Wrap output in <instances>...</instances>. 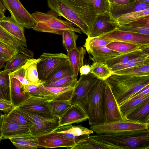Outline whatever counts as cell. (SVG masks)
Masks as SVG:
<instances>
[{
	"label": "cell",
	"instance_id": "1",
	"mask_svg": "<svg viewBox=\"0 0 149 149\" xmlns=\"http://www.w3.org/2000/svg\"><path fill=\"white\" fill-rule=\"evenodd\" d=\"M89 136L97 149L149 148V130Z\"/></svg>",
	"mask_w": 149,
	"mask_h": 149
},
{
	"label": "cell",
	"instance_id": "2",
	"mask_svg": "<svg viewBox=\"0 0 149 149\" xmlns=\"http://www.w3.org/2000/svg\"><path fill=\"white\" fill-rule=\"evenodd\" d=\"M106 80L120 106L149 84V75L132 77L113 74Z\"/></svg>",
	"mask_w": 149,
	"mask_h": 149
},
{
	"label": "cell",
	"instance_id": "3",
	"mask_svg": "<svg viewBox=\"0 0 149 149\" xmlns=\"http://www.w3.org/2000/svg\"><path fill=\"white\" fill-rule=\"evenodd\" d=\"M105 80L99 79L88 93L83 109L87 114L90 125L106 122Z\"/></svg>",
	"mask_w": 149,
	"mask_h": 149
},
{
	"label": "cell",
	"instance_id": "4",
	"mask_svg": "<svg viewBox=\"0 0 149 149\" xmlns=\"http://www.w3.org/2000/svg\"><path fill=\"white\" fill-rule=\"evenodd\" d=\"M53 10L46 13L36 11L31 14L35 21L33 29L38 32H46L62 35L65 30L72 31L80 34L81 31L76 28L74 24L68 20L57 18L58 15Z\"/></svg>",
	"mask_w": 149,
	"mask_h": 149
},
{
	"label": "cell",
	"instance_id": "5",
	"mask_svg": "<svg viewBox=\"0 0 149 149\" xmlns=\"http://www.w3.org/2000/svg\"><path fill=\"white\" fill-rule=\"evenodd\" d=\"M17 112L31 121L33 123L30 134L38 138L52 133L59 127L60 118L51 114L25 111L15 107Z\"/></svg>",
	"mask_w": 149,
	"mask_h": 149
},
{
	"label": "cell",
	"instance_id": "6",
	"mask_svg": "<svg viewBox=\"0 0 149 149\" xmlns=\"http://www.w3.org/2000/svg\"><path fill=\"white\" fill-rule=\"evenodd\" d=\"M48 7L58 16L63 17L79 27L88 36L89 29L80 14L68 0H47Z\"/></svg>",
	"mask_w": 149,
	"mask_h": 149
},
{
	"label": "cell",
	"instance_id": "7",
	"mask_svg": "<svg viewBox=\"0 0 149 149\" xmlns=\"http://www.w3.org/2000/svg\"><path fill=\"white\" fill-rule=\"evenodd\" d=\"M67 55L63 53H43L37 63L39 78L43 84L55 72L68 61Z\"/></svg>",
	"mask_w": 149,
	"mask_h": 149
},
{
	"label": "cell",
	"instance_id": "8",
	"mask_svg": "<svg viewBox=\"0 0 149 149\" xmlns=\"http://www.w3.org/2000/svg\"><path fill=\"white\" fill-rule=\"evenodd\" d=\"M149 124L139 123L125 119L90 126L96 134H108L149 130Z\"/></svg>",
	"mask_w": 149,
	"mask_h": 149
},
{
	"label": "cell",
	"instance_id": "9",
	"mask_svg": "<svg viewBox=\"0 0 149 149\" xmlns=\"http://www.w3.org/2000/svg\"><path fill=\"white\" fill-rule=\"evenodd\" d=\"M99 79L91 72L80 76L70 100L71 104L77 105L83 109L87 101L88 93Z\"/></svg>",
	"mask_w": 149,
	"mask_h": 149
},
{
	"label": "cell",
	"instance_id": "10",
	"mask_svg": "<svg viewBox=\"0 0 149 149\" xmlns=\"http://www.w3.org/2000/svg\"><path fill=\"white\" fill-rule=\"evenodd\" d=\"M1 0L11 17L17 22L27 29L33 28L35 24L33 17L19 0Z\"/></svg>",
	"mask_w": 149,
	"mask_h": 149
},
{
	"label": "cell",
	"instance_id": "11",
	"mask_svg": "<svg viewBox=\"0 0 149 149\" xmlns=\"http://www.w3.org/2000/svg\"><path fill=\"white\" fill-rule=\"evenodd\" d=\"M119 24L109 11L97 15L88 37H98L116 29Z\"/></svg>",
	"mask_w": 149,
	"mask_h": 149
},
{
	"label": "cell",
	"instance_id": "12",
	"mask_svg": "<svg viewBox=\"0 0 149 149\" xmlns=\"http://www.w3.org/2000/svg\"><path fill=\"white\" fill-rule=\"evenodd\" d=\"M98 37L111 41L149 45V35L120 31L117 29Z\"/></svg>",
	"mask_w": 149,
	"mask_h": 149
},
{
	"label": "cell",
	"instance_id": "13",
	"mask_svg": "<svg viewBox=\"0 0 149 149\" xmlns=\"http://www.w3.org/2000/svg\"><path fill=\"white\" fill-rule=\"evenodd\" d=\"M0 125L1 140L31 134L29 128L10 121L7 114L0 116Z\"/></svg>",
	"mask_w": 149,
	"mask_h": 149
},
{
	"label": "cell",
	"instance_id": "14",
	"mask_svg": "<svg viewBox=\"0 0 149 149\" xmlns=\"http://www.w3.org/2000/svg\"><path fill=\"white\" fill-rule=\"evenodd\" d=\"M77 84L64 87H48L43 84L38 86L41 91L40 96L47 101L70 100Z\"/></svg>",
	"mask_w": 149,
	"mask_h": 149
},
{
	"label": "cell",
	"instance_id": "15",
	"mask_svg": "<svg viewBox=\"0 0 149 149\" xmlns=\"http://www.w3.org/2000/svg\"><path fill=\"white\" fill-rule=\"evenodd\" d=\"M105 84L106 122L124 119L119 106L106 80H105Z\"/></svg>",
	"mask_w": 149,
	"mask_h": 149
},
{
	"label": "cell",
	"instance_id": "16",
	"mask_svg": "<svg viewBox=\"0 0 149 149\" xmlns=\"http://www.w3.org/2000/svg\"><path fill=\"white\" fill-rule=\"evenodd\" d=\"M68 0L80 14L90 32L97 15L90 0Z\"/></svg>",
	"mask_w": 149,
	"mask_h": 149
},
{
	"label": "cell",
	"instance_id": "17",
	"mask_svg": "<svg viewBox=\"0 0 149 149\" xmlns=\"http://www.w3.org/2000/svg\"><path fill=\"white\" fill-rule=\"evenodd\" d=\"M37 138L38 144L41 148H45L65 147L69 149L75 144L73 141L54 132Z\"/></svg>",
	"mask_w": 149,
	"mask_h": 149
},
{
	"label": "cell",
	"instance_id": "18",
	"mask_svg": "<svg viewBox=\"0 0 149 149\" xmlns=\"http://www.w3.org/2000/svg\"><path fill=\"white\" fill-rule=\"evenodd\" d=\"M88 116L80 107L72 105L60 118L59 127L82 122L88 119Z\"/></svg>",
	"mask_w": 149,
	"mask_h": 149
},
{
	"label": "cell",
	"instance_id": "19",
	"mask_svg": "<svg viewBox=\"0 0 149 149\" xmlns=\"http://www.w3.org/2000/svg\"><path fill=\"white\" fill-rule=\"evenodd\" d=\"M49 101L42 96L31 95L17 107L22 110L31 112L51 114L48 104Z\"/></svg>",
	"mask_w": 149,
	"mask_h": 149
},
{
	"label": "cell",
	"instance_id": "20",
	"mask_svg": "<svg viewBox=\"0 0 149 149\" xmlns=\"http://www.w3.org/2000/svg\"><path fill=\"white\" fill-rule=\"evenodd\" d=\"M149 8V4L139 2L137 0L132 3L120 5L110 2L109 12L116 19L124 14Z\"/></svg>",
	"mask_w": 149,
	"mask_h": 149
},
{
	"label": "cell",
	"instance_id": "21",
	"mask_svg": "<svg viewBox=\"0 0 149 149\" xmlns=\"http://www.w3.org/2000/svg\"><path fill=\"white\" fill-rule=\"evenodd\" d=\"M10 77L11 101L14 107H16L22 104L30 95L26 92L24 84L16 79Z\"/></svg>",
	"mask_w": 149,
	"mask_h": 149
},
{
	"label": "cell",
	"instance_id": "22",
	"mask_svg": "<svg viewBox=\"0 0 149 149\" xmlns=\"http://www.w3.org/2000/svg\"><path fill=\"white\" fill-rule=\"evenodd\" d=\"M0 26L10 35L17 39L26 43L24 29L11 16L6 17L0 20Z\"/></svg>",
	"mask_w": 149,
	"mask_h": 149
},
{
	"label": "cell",
	"instance_id": "23",
	"mask_svg": "<svg viewBox=\"0 0 149 149\" xmlns=\"http://www.w3.org/2000/svg\"><path fill=\"white\" fill-rule=\"evenodd\" d=\"M92 56L90 59L93 62L105 63L109 59L115 57L120 54L111 50L106 46L95 47L87 51Z\"/></svg>",
	"mask_w": 149,
	"mask_h": 149
},
{
	"label": "cell",
	"instance_id": "24",
	"mask_svg": "<svg viewBox=\"0 0 149 149\" xmlns=\"http://www.w3.org/2000/svg\"><path fill=\"white\" fill-rule=\"evenodd\" d=\"M86 54V49L81 47H76L67 52L68 60L75 77H77L80 68L84 65V58Z\"/></svg>",
	"mask_w": 149,
	"mask_h": 149
},
{
	"label": "cell",
	"instance_id": "25",
	"mask_svg": "<svg viewBox=\"0 0 149 149\" xmlns=\"http://www.w3.org/2000/svg\"><path fill=\"white\" fill-rule=\"evenodd\" d=\"M149 47L126 53L120 54L108 60L106 64L110 68L116 65L124 64L142 55L149 54Z\"/></svg>",
	"mask_w": 149,
	"mask_h": 149
},
{
	"label": "cell",
	"instance_id": "26",
	"mask_svg": "<svg viewBox=\"0 0 149 149\" xmlns=\"http://www.w3.org/2000/svg\"><path fill=\"white\" fill-rule=\"evenodd\" d=\"M126 119L149 124V99L128 115Z\"/></svg>",
	"mask_w": 149,
	"mask_h": 149
},
{
	"label": "cell",
	"instance_id": "27",
	"mask_svg": "<svg viewBox=\"0 0 149 149\" xmlns=\"http://www.w3.org/2000/svg\"><path fill=\"white\" fill-rule=\"evenodd\" d=\"M106 46L120 54H123L144 49L149 47V45H141L120 41H112Z\"/></svg>",
	"mask_w": 149,
	"mask_h": 149
},
{
	"label": "cell",
	"instance_id": "28",
	"mask_svg": "<svg viewBox=\"0 0 149 149\" xmlns=\"http://www.w3.org/2000/svg\"><path fill=\"white\" fill-rule=\"evenodd\" d=\"M18 149H36L41 148L38 144V138L31 134L9 139Z\"/></svg>",
	"mask_w": 149,
	"mask_h": 149
},
{
	"label": "cell",
	"instance_id": "29",
	"mask_svg": "<svg viewBox=\"0 0 149 149\" xmlns=\"http://www.w3.org/2000/svg\"><path fill=\"white\" fill-rule=\"evenodd\" d=\"M38 61V58H29L24 65L26 79L30 83L38 86L43 84L38 77L37 68Z\"/></svg>",
	"mask_w": 149,
	"mask_h": 149
},
{
	"label": "cell",
	"instance_id": "30",
	"mask_svg": "<svg viewBox=\"0 0 149 149\" xmlns=\"http://www.w3.org/2000/svg\"><path fill=\"white\" fill-rule=\"evenodd\" d=\"M149 99V95L141 98L132 99L119 106L120 111L124 119L130 113L139 107L143 103Z\"/></svg>",
	"mask_w": 149,
	"mask_h": 149
},
{
	"label": "cell",
	"instance_id": "31",
	"mask_svg": "<svg viewBox=\"0 0 149 149\" xmlns=\"http://www.w3.org/2000/svg\"><path fill=\"white\" fill-rule=\"evenodd\" d=\"M53 132L56 133H68L77 136L89 135L94 132L91 129L84 127L81 125L62 126L59 127Z\"/></svg>",
	"mask_w": 149,
	"mask_h": 149
},
{
	"label": "cell",
	"instance_id": "32",
	"mask_svg": "<svg viewBox=\"0 0 149 149\" xmlns=\"http://www.w3.org/2000/svg\"><path fill=\"white\" fill-rule=\"evenodd\" d=\"M48 105L51 114L60 118L71 106L70 100L49 101Z\"/></svg>",
	"mask_w": 149,
	"mask_h": 149
},
{
	"label": "cell",
	"instance_id": "33",
	"mask_svg": "<svg viewBox=\"0 0 149 149\" xmlns=\"http://www.w3.org/2000/svg\"><path fill=\"white\" fill-rule=\"evenodd\" d=\"M113 74L132 77L149 75V65L145 64L123 69L114 72Z\"/></svg>",
	"mask_w": 149,
	"mask_h": 149
},
{
	"label": "cell",
	"instance_id": "34",
	"mask_svg": "<svg viewBox=\"0 0 149 149\" xmlns=\"http://www.w3.org/2000/svg\"><path fill=\"white\" fill-rule=\"evenodd\" d=\"M145 64L149 65V54H144L125 63L116 65L110 68L113 73L123 69Z\"/></svg>",
	"mask_w": 149,
	"mask_h": 149
},
{
	"label": "cell",
	"instance_id": "35",
	"mask_svg": "<svg viewBox=\"0 0 149 149\" xmlns=\"http://www.w3.org/2000/svg\"><path fill=\"white\" fill-rule=\"evenodd\" d=\"M90 72L99 79L105 80L113 73L105 63L93 62L91 65Z\"/></svg>",
	"mask_w": 149,
	"mask_h": 149
},
{
	"label": "cell",
	"instance_id": "36",
	"mask_svg": "<svg viewBox=\"0 0 149 149\" xmlns=\"http://www.w3.org/2000/svg\"><path fill=\"white\" fill-rule=\"evenodd\" d=\"M29 58L27 56L19 53L6 61L4 70L12 72L24 65Z\"/></svg>",
	"mask_w": 149,
	"mask_h": 149
},
{
	"label": "cell",
	"instance_id": "37",
	"mask_svg": "<svg viewBox=\"0 0 149 149\" xmlns=\"http://www.w3.org/2000/svg\"><path fill=\"white\" fill-rule=\"evenodd\" d=\"M74 75L72 68L68 61L47 78L42 84L51 82L63 77Z\"/></svg>",
	"mask_w": 149,
	"mask_h": 149
},
{
	"label": "cell",
	"instance_id": "38",
	"mask_svg": "<svg viewBox=\"0 0 149 149\" xmlns=\"http://www.w3.org/2000/svg\"><path fill=\"white\" fill-rule=\"evenodd\" d=\"M149 15V8L123 15L117 19L119 25H123L135 21L141 17Z\"/></svg>",
	"mask_w": 149,
	"mask_h": 149
},
{
	"label": "cell",
	"instance_id": "39",
	"mask_svg": "<svg viewBox=\"0 0 149 149\" xmlns=\"http://www.w3.org/2000/svg\"><path fill=\"white\" fill-rule=\"evenodd\" d=\"M63 45L68 52L76 47L78 36L75 32L70 30L64 31L62 35Z\"/></svg>",
	"mask_w": 149,
	"mask_h": 149
},
{
	"label": "cell",
	"instance_id": "40",
	"mask_svg": "<svg viewBox=\"0 0 149 149\" xmlns=\"http://www.w3.org/2000/svg\"><path fill=\"white\" fill-rule=\"evenodd\" d=\"M7 116L8 119L12 122L30 129L33 125L31 121L17 112L14 108L8 112Z\"/></svg>",
	"mask_w": 149,
	"mask_h": 149
},
{
	"label": "cell",
	"instance_id": "41",
	"mask_svg": "<svg viewBox=\"0 0 149 149\" xmlns=\"http://www.w3.org/2000/svg\"><path fill=\"white\" fill-rule=\"evenodd\" d=\"M10 72L5 70L0 71V87L4 98L11 101L10 94Z\"/></svg>",
	"mask_w": 149,
	"mask_h": 149
},
{
	"label": "cell",
	"instance_id": "42",
	"mask_svg": "<svg viewBox=\"0 0 149 149\" xmlns=\"http://www.w3.org/2000/svg\"><path fill=\"white\" fill-rule=\"evenodd\" d=\"M78 80L74 75L66 76L54 81L43 84L45 86L53 87H64L77 84Z\"/></svg>",
	"mask_w": 149,
	"mask_h": 149
},
{
	"label": "cell",
	"instance_id": "43",
	"mask_svg": "<svg viewBox=\"0 0 149 149\" xmlns=\"http://www.w3.org/2000/svg\"><path fill=\"white\" fill-rule=\"evenodd\" d=\"M111 41L104 39L98 37H89L86 39L84 46L87 51L92 48L102 46H106L111 42Z\"/></svg>",
	"mask_w": 149,
	"mask_h": 149
},
{
	"label": "cell",
	"instance_id": "44",
	"mask_svg": "<svg viewBox=\"0 0 149 149\" xmlns=\"http://www.w3.org/2000/svg\"><path fill=\"white\" fill-rule=\"evenodd\" d=\"M97 15L109 11L110 2L109 0H90Z\"/></svg>",
	"mask_w": 149,
	"mask_h": 149
},
{
	"label": "cell",
	"instance_id": "45",
	"mask_svg": "<svg viewBox=\"0 0 149 149\" xmlns=\"http://www.w3.org/2000/svg\"><path fill=\"white\" fill-rule=\"evenodd\" d=\"M117 29L120 31L149 35V27L141 28L124 24L119 25Z\"/></svg>",
	"mask_w": 149,
	"mask_h": 149
},
{
	"label": "cell",
	"instance_id": "46",
	"mask_svg": "<svg viewBox=\"0 0 149 149\" xmlns=\"http://www.w3.org/2000/svg\"><path fill=\"white\" fill-rule=\"evenodd\" d=\"M10 76L16 79L24 85L31 84L26 79L25 70L24 65L15 71L10 73Z\"/></svg>",
	"mask_w": 149,
	"mask_h": 149
},
{
	"label": "cell",
	"instance_id": "47",
	"mask_svg": "<svg viewBox=\"0 0 149 149\" xmlns=\"http://www.w3.org/2000/svg\"><path fill=\"white\" fill-rule=\"evenodd\" d=\"M0 52L10 58L19 53L17 50L0 40Z\"/></svg>",
	"mask_w": 149,
	"mask_h": 149
},
{
	"label": "cell",
	"instance_id": "48",
	"mask_svg": "<svg viewBox=\"0 0 149 149\" xmlns=\"http://www.w3.org/2000/svg\"><path fill=\"white\" fill-rule=\"evenodd\" d=\"M125 24L141 28L149 27V15Z\"/></svg>",
	"mask_w": 149,
	"mask_h": 149
},
{
	"label": "cell",
	"instance_id": "49",
	"mask_svg": "<svg viewBox=\"0 0 149 149\" xmlns=\"http://www.w3.org/2000/svg\"><path fill=\"white\" fill-rule=\"evenodd\" d=\"M24 86L26 92L30 95L40 96L41 91L38 86L34 84H30L24 85Z\"/></svg>",
	"mask_w": 149,
	"mask_h": 149
},
{
	"label": "cell",
	"instance_id": "50",
	"mask_svg": "<svg viewBox=\"0 0 149 149\" xmlns=\"http://www.w3.org/2000/svg\"><path fill=\"white\" fill-rule=\"evenodd\" d=\"M14 108L11 102L4 98H0V111L9 112Z\"/></svg>",
	"mask_w": 149,
	"mask_h": 149
},
{
	"label": "cell",
	"instance_id": "51",
	"mask_svg": "<svg viewBox=\"0 0 149 149\" xmlns=\"http://www.w3.org/2000/svg\"><path fill=\"white\" fill-rule=\"evenodd\" d=\"M56 134H57L70 140L73 141L75 143L78 141L80 136H75L68 133H61Z\"/></svg>",
	"mask_w": 149,
	"mask_h": 149
},
{
	"label": "cell",
	"instance_id": "52",
	"mask_svg": "<svg viewBox=\"0 0 149 149\" xmlns=\"http://www.w3.org/2000/svg\"><path fill=\"white\" fill-rule=\"evenodd\" d=\"M90 71L91 65H84L80 68L79 70L80 76L87 75L90 72Z\"/></svg>",
	"mask_w": 149,
	"mask_h": 149
},
{
	"label": "cell",
	"instance_id": "53",
	"mask_svg": "<svg viewBox=\"0 0 149 149\" xmlns=\"http://www.w3.org/2000/svg\"><path fill=\"white\" fill-rule=\"evenodd\" d=\"M136 0H109L111 3L120 5L129 4L136 1Z\"/></svg>",
	"mask_w": 149,
	"mask_h": 149
},
{
	"label": "cell",
	"instance_id": "54",
	"mask_svg": "<svg viewBox=\"0 0 149 149\" xmlns=\"http://www.w3.org/2000/svg\"><path fill=\"white\" fill-rule=\"evenodd\" d=\"M11 58L0 52V59H3L7 61L10 59Z\"/></svg>",
	"mask_w": 149,
	"mask_h": 149
},
{
	"label": "cell",
	"instance_id": "55",
	"mask_svg": "<svg viewBox=\"0 0 149 149\" xmlns=\"http://www.w3.org/2000/svg\"><path fill=\"white\" fill-rule=\"evenodd\" d=\"M6 10V8L3 6L1 0H0V11L4 13Z\"/></svg>",
	"mask_w": 149,
	"mask_h": 149
},
{
	"label": "cell",
	"instance_id": "56",
	"mask_svg": "<svg viewBox=\"0 0 149 149\" xmlns=\"http://www.w3.org/2000/svg\"><path fill=\"white\" fill-rule=\"evenodd\" d=\"M7 61L1 59H0V69L2 68L4 65L5 63Z\"/></svg>",
	"mask_w": 149,
	"mask_h": 149
},
{
	"label": "cell",
	"instance_id": "57",
	"mask_svg": "<svg viewBox=\"0 0 149 149\" xmlns=\"http://www.w3.org/2000/svg\"><path fill=\"white\" fill-rule=\"evenodd\" d=\"M137 1L139 2L149 4V0H137Z\"/></svg>",
	"mask_w": 149,
	"mask_h": 149
},
{
	"label": "cell",
	"instance_id": "58",
	"mask_svg": "<svg viewBox=\"0 0 149 149\" xmlns=\"http://www.w3.org/2000/svg\"><path fill=\"white\" fill-rule=\"evenodd\" d=\"M5 17L4 13L0 11V20L3 19Z\"/></svg>",
	"mask_w": 149,
	"mask_h": 149
},
{
	"label": "cell",
	"instance_id": "59",
	"mask_svg": "<svg viewBox=\"0 0 149 149\" xmlns=\"http://www.w3.org/2000/svg\"><path fill=\"white\" fill-rule=\"evenodd\" d=\"M4 98L3 95L1 90L0 87V98Z\"/></svg>",
	"mask_w": 149,
	"mask_h": 149
},
{
	"label": "cell",
	"instance_id": "60",
	"mask_svg": "<svg viewBox=\"0 0 149 149\" xmlns=\"http://www.w3.org/2000/svg\"><path fill=\"white\" fill-rule=\"evenodd\" d=\"M1 114L0 113V116ZM1 140V128H0V141Z\"/></svg>",
	"mask_w": 149,
	"mask_h": 149
},
{
	"label": "cell",
	"instance_id": "61",
	"mask_svg": "<svg viewBox=\"0 0 149 149\" xmlns=\"http://www.w3.org/2000/svg\"></svg>",
	"mask_w": 149,
	"mask_h": 149
}]
</instances>
